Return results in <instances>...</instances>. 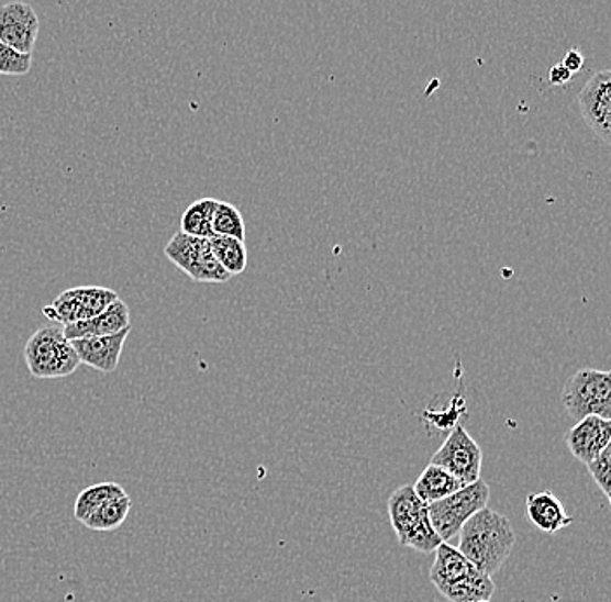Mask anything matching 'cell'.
<instances>
[{
    "label": "cell",
    "instance_id": "e0dca14e",
    "mask_svg": "<svg viewBox=\"0 0 611 602\" xmlns=\"http://www.w3.org/2000/svg\"><path fill=\"white\" fill-rule=\"evenodd\" d=\"M215 260L223 266L230 277H236L247 269L248 254L245 242L230 236H212L209 239Z\"/></svg>",
    "mask_w": 611,
    "mask_h": 602
},
{
    "label": "cell",
    "instance_id": "ba28073f",
    "mask_svg": "<svg viewBox=\"0 0 611 602\" xmlns=\"http://www.w3.org/2000/svg\"><path fill=\"white\" fill-rule=\"evenodd\" d=\"M37 13L25 2L0 5V42L21 54H32L38 37Z\"/></svg>",
    "mask_w": 611,
    "mask_h": 602
},
{
    "label": "cell",
    "instance_id": "8992f818",
    "mask_svg": "<svg viewBox=\"0 0 611 602\" xmlns=\"http://www.w3.org/2000/svg\"><path fill=\"white\" fill-rule=\"evenodd\" d=\"M431 464L451 472L464 487H467L481 479L484 452L469 436L466 427L457 425L440 446L438 452L431 457Z\"/></svg>",
    "mask_w": 611,
    "mask_h": 602
},
{
    "label": "cell",
    "instance_id": "d6986e66",
    "mask_svg": "<svg viewBox=\"0 0 611 602\" xmlns=\"http://www.w3.org/2000/svg\"><path fill=\"white\" fill-rule=\"evenodd\" d=\"M131 508H133V500L129 495L108 500L100 509H96L92 516L84 524L95 532H113L127 520Z\"/></svg>",
    "mask_w": 611,
    "mask_h": 602
},
{
    "label": "cell",
    "instance_id": "d4e9b609",
    "mask_svg": "<svg viewBox=\"0 0 611 602\" xmlns=\"http://www.w3.org/2000/svg\"><path fill=\"white\" fill-rule=\"evenodd\" d=\"M595 483L608 500L611 499V445L604 448L592 462L587 464Z\"/></svg>",
    "mask_w": 611,
    "mask_h": 602
},
{
    "label": "cell",
    "instance_id": "9a60e30c",
    "mask_svg": "<svg viewBox=\"0 0 611 602\" xmlns=\"http://www.w3.org/2000/svg\"><path fill=\"white\" fill-rule=\"evenodd\" d=\"M460 488H464V484L457 478H454L451 472H446L442 467L433 466V464L422 470L418 481L413 484V491L425 503L440 502V500L451 497Z\"/></svg>",
    "mask_w": 611,
    "mask_h": 602
},
{
    "label": "cell",
    "instance_id": "5b68a950",
    "mask_svg": "<svg viewBox=\"0 0 611 602\" xmlns=\"http://www.w3.org/2000/svg\"><path fill=\"white\" fill-rule=\"evenodd\" d=\"M167 259L199 283H224L230 275L215 260L209 239L176 233L164 248Z\"/></svg>",
    "mask_w": 611,
    "mask_h": 602
},
{
    "label": "cell",
    "instance_id": "4316f807",
    "mask_svg": "<svg viewBox=\"0 0 611 602\" xmlns=\"http://www.w3.org/2000/svg\"><path fill=\"white\" fill-rule=\"evenodd\" d=\"M571 77H574V75L566 70L563 65H556V67L551 68L549 82L553 83V86H566V83L570 82Z\"/></svg>",
    "mask_w": 611,
    "mask_h": 602
},
{
    "label": "cell",
    "instance_id": "2e32d148",
    "mask_svg": "<svg viewBox=\"0 0 611 602\" xmlns=\"http://www.w3.org/2000/svg\"><path fill=\"white\" fill-rule=\"evenodd\" d=\"M440 592L452 602L490 601L496 592V583H493L492 577L473 568L471 573L467 575L463 582L446 587Z\"/></svg>",
    "mask_w": 611,
    "mask_h": 602
},
{
    "label": "cell",
    "instance_id": "603a6c76",
    "mask_svg": "<svg viewBox=\"0 0 611 602\" xmlns=\"http://www.w3.org/2000/svg\"><path fill=\"white\" fill-rule=\"evenodd\" d=\"M442 544L443 540L440 538L438 533L434 532L433 526H431L430 517L422 521L419 526H415V528L400 542V545H403V547H410V549L418 550V553L422 554L434 553Z\"/></svg>",
    "mask_w": 611,
    "mask_h": 602
},
{
    "label": "cell",
    "instance_id": "277c9868",
    "mask_svg": "<svg viewBox=\"0 0 611 602\" xmlns=\"http://www.w3.org/2000/svg\"><path fill=\"white\" fill-rule=\"evenodd\" d=\"M488 500H490V487L484 479H478L440 502L427 503L431 526L438 533L440 538L448 544L458 535L469 517L475 516L481 509L488 508Z\"/></svg>",
    "mask_w": 611,
    "mask_h": 602
},
{
    "label": "cell",
    "instance_id": "3957f363",
    "mask_svg": "<svg viewBox=\"0 0 611 602\" xmlns=\"http://www.w3.org/2000/svg\"><path fill=\"white\" fill-rule=\"evenodd\" d=\"M563 406L574 421L586 417L611 419L610 371L584 368L568 379L563 389Z\"/></svg>",
    "mask_w": 611,
    "mask_h": 602
},
{
    "label": "cell",
    "instance_id": "83f0119b",
    "mask_svg": "<svg viewBox=\"0 0 611 602\" xmlns=\"http://www.w3.org/2000/svg\"><path fill=\"white\" fill-rule=\"evenodd\" d=\"M478 602H490V601H478Z\"/></svg>",
    "mask_w": 611,
    "mask_h": 602
},
{
    "label": "cell",
    "instance_id": "8fae6325",
    "mask_svg": "<svg viewBox=\"0 0 611 602\" xmlns=\"http://www.w3.org/2000/svg\"><path fill=\"white\" fill-rule=\"evenodd\" d=\"M388 512L398 542L403 540L415 526L430 517L427 516V503L419 499L412 484H403L392 491L388 500Z\"/></svg>",
    "mask_w": 611,
    "mask_h": 602
},
{
    "label": "cell",
    "instance_id": "4fadbf2b",
    "mask_svg": "<svg viewBox=\"0 0 611 602\" xmlns=\"http://www.w3.org/2000/svg\"><path fill=\"white\" fill-rule=\"evenodd\" d=\"M526 517L532 521L537 529L544 533H558L574 523V517L568 516L558 497L551 491L532 493L526 499Z\"/></svg>",
    "mask_w": 611,
    "mask_h": 602
},
{
    "label": "cell",
    "instance_id": "7c38bea8",
    "mask_svg": "<svg viewBox=\"0 0 611 602\" xmlns=\"http://www.w3.org/2000/svg\"><path fill=\"white\" fill-rule=\"evenodd\" d=\"M131 326L133 325H131L129 305L122 299H116L104 313L98 314L95 319L63 326V335L71 343V341H79V338L119 334V332L131 328Z\"/></svg>",
    "mask_w": 611,
    "mask_h": 602
},
{
    "label": "cell",
    "instance_id": "ffe728a7",
    "mask_svg": "<svg viewBox=\"0 0 611 602\" xmlns=\"http://www.w3.org/2000/svg\"><path fill=\"white\" fill-rule=\"evenodd\" d=\"M124 495H127L124 488L116 483H100L86 488L75 500V520L86 523L92 516V512L96 509H100L108 500L119 499V497Z\"/></svg>",
    "mask_w": 611,
    "mask_h": 602
},
{
    "label": "cell",
    "instance_id": "ac0fdd59",
    "mask_svg": "<svg viewBox=\"0 0 611 602\" xmlns=\"http://www.w3.org/2000/svg\"><path fill=\"white\" fill-rule=\"evenodd\" d=\"M218 200L200 199L188 207L181 218V233L195 236V238L211 239L212 233V214H214Z\"/></svg>",
    "mask_w": 611,
    "mask_h": 602
},
{
    "label": "cell",
    "instance_id": "cb8c5ba5",
    "mask_svg": "<svg viewBox=\"0 0 611 602\" xmlns=\"http://www.w3.org/2000/svg\"><path fill=\"white\" fill-rule=\"evenodd\" d=\"M32 68V54H21L0 42V75H26Z\"/></svg>",
    "mask_w": 611,
    "mask_h": 602
},
{
    "label": "cell",
    "instance_id": "7402d4cb",
    "mask_svg": "<svg viewBox=\"0 0 611 602\" xmlns=\"http://www.w3.org/2000/svg\"><path fill=\"white\" fill-rule=\"evenodd\" d=\"M212 233L214 236H230V238L244 242L245 221L235 205L218 200L214 214H212Z\"/></svg>",
    "mask_w": 611,
    "mask_h": 602
},
{
    "label": "cell",
    "instance_id": "9c48e42d",
    "mask_svg": "<svg viewBox=\"0 0 611 602\" xmlns=\"http://www.w3.org/2000/svg\"><path fill=\"white\" fill-rule=\"evenodd\" d=\"M131 328H125L119 334L104 335V337L71 341V346L79 356L80 364L103 371V374H113L119 368L120 356L124 352L125 341L131 334Z\"/></svg>",
    "mask_w": 611,
    "mask_h": 602
},
{
    "label": "cell",
    "instance_id": "6da1fadb",
    "mask_svg": "<svg viewBox=\"0 0 611 602\" xmlns=\"http://www.w3.org/2000/svg\"><path fill=\"white\" fill-rule=\"evenodd\" d=\"M514 544L516 535L511 521L504 514L485 508L464 523L458 532L457 550L478 571L492 577L508 561Z\"/></svg>",
    "mask_w": 611,
    "mask_h": 602
},
{
    "label": "cell",
    "instance_id": "7a4b0ae2",
    "mask_svg": "<svg viewBox=\"0 0 611 602\" xmlns=\"http://www.w3.org/2000/svg\"><path fill=\"white\" fill-rule=\"evenodd\" d=\"M25 359L32 376L37 379L68 377L80 367V359L63 328L56 325L41 326L29 338Z\"/></svg>",
    "mask_w": 611,
    "mask_h": 602
},
{
    "label": "cell",
    "instance_id": "5bb4252c",
    "mask_svg": "<svg viewBox=\"0 0 611 602\" xmlns=\"http://www.w3.org/2000/svg\"><path fill=\"white\" fill-rule=\"evenodd\" d=\"M473 568L475 566L458 553L457 547L443 542L438 549L434 550V565L430 571L431 582L438 590L446 589L463 582L464 578L471 573Z\"/></svg>",
    "mask_w": 611,
    "mask_h": 602
},
{
    "label": "cell",
    "instance_id": "44dd1931",
    "mask_svg": "<svg viewBox=\"0 0 611 602\" xmlns=\"http://www.w3.org/2000/svg\"><path fill=\"white\" fill-rule=\"evenodd\" d=\"M70 293L79 304L80 322H87L104 313L116 299H120L115 290L103 289V287H77L70 289Z\"/></svg>",
    "mask_w": 611,
    "mask_h": 602
},
{
    "label": "cell",
    "instance_id": "30bf717a",
    "mask_svg": "<svg viewBox=\"0 0 611 602\" xmlns=\"http://www.w3.org/2000/svg\"><path fill=\"white\" fill-rule=\"evenodd\" d=\"M566 445L578 462L589 464L611 445V421L586 417L566 434Z\"/></svg>",
    "mask_w": 611,
    "mask_h": 602
},
{
    "label": "cell",
    "instance_id": "52a82bcc",
    "mask_svg": "<svg viewBox=\"0 0 611 602\" xmlns=\"http://www.w3.org/2000/svg\"><path fill=\"white\" fill-rule=\"evenodd\" d=\"M611 71L603 70L592 75L580 94L578 107L592 133L610 145L611 141Z\"/></svg>",
    "mask_w": 611,
    "mask_h": 602
},
{
    "label": "cell",
    "instance_id": "484cf974",
    "mask_svg": "<svg viewBox=\"0 0 611 602\" xmlns=\"http://www.w3.org/2000/svg\"><path fill=\"white\" fill-rule=\"evenodd\" d=\"M584 63H586L584 54L578 53L577 49H571L566 53L565 59H563L562 65L566 68V70L570 71V74L574 75L582 70Z\"/></svg>",
    "mask_w": 611,
    "mask_h": 602
}]
</instances>
